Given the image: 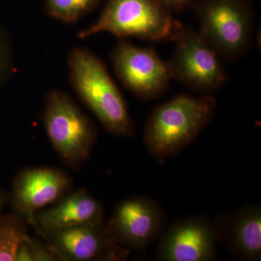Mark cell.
Instances as JSON below:
<instances>
[{
    "instance_id": "3",
    "label": "cell",
    "mask_w": 261,
    "mask_h": 261,
    "mask_svg": "<svg viewBox=\"0 0 261 261\" xmlns=\"http://www.w3.org/2000/svg\"><path fill=\"white\" fill-rule=\"evenodd\" d=\"M183 29L172 13L157 0H108L97 21L81 31L78 38L107 32L122 39L176 42Z\"/></svg>"
},
{
    "instance_id": "8",
    "label": "cell",
    "mask_w": 261,
    "mask_h": 261,
    "mask_svg": "<svg viewBox=\"0 0 261 261\" xmlns=\"http://www.w3.org/2000/svg\"><path fill=\"white\" fill-rule=\"evenodd\" d=\"M44 238L57 260L122 261L130 252L117 243L104 223L58 230Z\"/></svg>"
},
{
    "instance_id": "14",
    "label": "cell",
    "mask_w": 261,
    "mask_h": 261,
    "mask_svg": "<svg viewBox=\"0 0 261 261\" xmlns=\"http://www.w3.org/2000/svg\"><path fill=\"white\" fill-rule=\"evenodd\" d=\"M23 219L16 213L0 216V261H15L22 241L28 236Z\"/></svg>"
},
{
    "instance_id": "17",
    "label": "cell",
    "mask_w": 261,
    "mask_h": 261,
    "mask_svg": "<svg viewBox=\"0 0 261 261\" xmlns=\"http://www.w3.org/2000/svg\"><path fill=\"white\" fill-rule=\"evenodd\" d=\"M12 65L11 49L8 37L0 28V84L9 74Z\"/></svg>"
},
{
    "instance_id": "13",
    "label": "cell",
    "mask_w": 261,
    "mask_h": 261,
    "mask_svg": "<svg viewBox=\"0 0 261 261\" xmlns=\"http://www.w3.org/2000/svg\"><path fill=\"white\" fill-rule=\"evenodd\" d=\"M218 226L233 256L242 260L261 257V209L249 205L222 218Z\"/></svg>"
},
{
    "instance_id": "10",
    "label": "cell",
    "mask_w": 261,
    "mask_h": 261,
    "mask_svg": "<svg viewBox=\"0 0 261 261\" xmlns=\"http://www.w3.org/2000/svg\"><path fill=\"white\" fill-rule=\"evenodd\" d=\"M221 240L218 224L201 217L181 219L168 228L158 246V260H216V244Z\"/></svg>"
},
{
    "instance_id": "1",
    "label": "cell",
    "mask_w": 261,
    "mask_h": 261,
    "mask_svg": "<svg viewBox=\"0 0 261 261\" xmlns=\"http://www.w3.org/2000/svg\"><path fill=\"white\" fill-rule=\"evenodd\" d=\"M213 96L181 94L154 108L146 122L143 142L149 153L163 163L188 147L214 119Z\"/></svg>"
},
{
    "instance_id": "6",
    "label": "cell",
    "mask_w": 261,
    "mask_h": 261,
    "mask_svg": "<svg viewBox=\"0 0 261 261\" xmlns=\"http://www.w3.org/2000/svg\"><path fill=\"white\" fill-rule=\"evenodd\" d=\"M168 62L171 79L201 93L208 94L226 83L220 57L198 31L184 28Z\"/></svg>"
},
{
    "instance_id": "2",
    "label": "cell",
    "mask_w": 261,
    "mask_h": 261,
    "mask_svg": "<svg viewBox=\"0 0 261 261\" xmlns=\"http://www.w3.org/2000/svg\"><path fill=\"white\" fill-rule=\"evenodd\" d=\"M68 63L72 88L103 127L116 137L133 135L135 125L126 101L102 61L77 47L70 50Z\"/></svg>"
},
{
    "instance_id": "5",
    "label": "cell",
    "mask_w": 261,
    "mask_h": 261,
    "mask_svg": "<svg viewBox=\"0 0 261 261\" xmlns=\"http://www.w3.org/2000/svg\"><path fill=\"white\" fill-rule=\"evenodd\" d=\"M196 14L199 33L221 58L234 59L247 50L253 18L244 0H200Z\"/></svg>"
},
{
    "instance_id": "4",
    "label": "cell",
    "mask_w": 261,
    "mask_h": 261,
    "mask_svg": "<svg viewBox=\"0 0 261 261\" xmlns=\"http://www.w3.org/2000/svg\"><path fill=\"white\" fill-rule=\"evenodd\" d=\"M43 122L61 161L80 169L90 158L97 141V129L92 120L66 92L53 89L46 97Z\"/></svg>"
},
{
    "instance_id": "11",
    "label": "cell",
    "mask_w": 261,
    "mask_h": 261,
    "mask_svg": "<svg viewBox=\"0 0 261 261\" xmlns=\"http://www.w3.org/2000/svg\"><path fill=\"white\" fill-rule=\"evenodd\" d=\"M70 186L69 176L61 169L27 168L15 178L8 200L15 213L35 227L38 211L61 199Z\"/></svg>"
},
{
    "instance_id": "9",
    "label": "cell",
    "mask_w": 261,
    "mask_h": 261,
    "mask_svg": "<svg viewBox=\"0 0 261 261\" xmlns=\"http://www.w3.org/2000/svg\"><path fill=\"white\" fill-rule=\"evenodd\" d=\"M166 215L155 201L135 196L116 206L108 225L117 243L130 250H145L158 238Z\"/></svg>"
},
{
    "instance_id": "12",
    "label": "cell",
    "mask_w": 261,
    "mask_h": 261,
    "mask_svg": "<svg viewBox=\"0 0 261 261\" xmlns=\"http://www.w3.org/2000/svg\"><path fill=\"white\" fill-rule=\"evenodd\" d=\"M34 219V228L43 238L64 228L104 223L102 204L84 189L65 196L54 207L38 211Z\"/></svg>"
},
{
    "instance_id": "7",
    "label": "cell",
    "mask_w": 261,
    "mask_h": 261,
    "mask_svg": "<svg viewBox=\"0 0 261 261\" xmlns=\"http://www.w3.org/2000/svg\"><path fill=\"white\" fill-rule=\"evenodd\" d=\"M115 73L129 92L143 100L162 95L171 79L168 63L152 47H138L121 41L111 53Z\"/></svg>"
},
{
    "instance_id": "18",
    "label": "cell",
    "mask_w": 261,
    "mask_h": 261,
    "mask_svg": "<svg viewBox=\"0 0 261 261\" xmlns=\"http://www.w3.org/2000/svg\"><path fill=\"white\" fill-rule=\"evenodd\" d=\"M164 8L172 12H182L192 5L193 0H157Z\"/></svg>"
},
{
    "instance_id": "16",
    "label": "cell",
    "mask_w": 261,
    "mask_h": 261,
    "mask_svg": "<svg viewBox=\"0 0 261 261\" xmlns=\"http://www.w3.org/2000/svg\"><path fill=\"white\" fill-rule=\"evenodd\" d=\"M17 259L19 261L57 260L47 245L32 237H27L19 247Z\"/></svg>"
},
{
    "instance_id": "19",
    "label": "cell",
    "mask_w": 261,
    "mask_h": 261,
    "mask_svg": "<svg viewBox=\"0 0 261 261\" xmlns=\"http://www.w3.org/2000/svg\"><path fill=\"white\" fill-rule=\"evenodd\" d=\"M8 200V197L7 196L5 192L3 191V189L0 187V216L3 214V211L4 210L5 205H6L7 201Z\"/></svg>"
},
{
    "instance_id": "15",
    "label": "cell",
    "mask_w": 261,
    "mask_h": 261,
    "mask_svg": "<svg viewBox=\"0 0 261 261\" xmlns=\"http://www.w3.org/2000/svg\"><path fill=\"white\" fill-rule=\"evenodd\" d=\"M102 0H45L46 9L53 18L73 23L95 9Z\"/></svg>"
}]
</instances>
